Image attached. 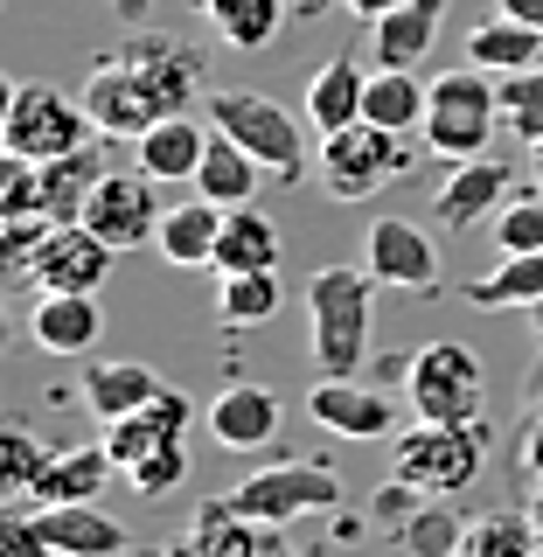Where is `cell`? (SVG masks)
Masks as SVG:
<instances>
[{"instance_id": "f6af8a7d", "label": "cell", "mask_w": 543, "mask_h": 557, "mask_svg": "<svg viewBox=\"0 0 543 557\" xmlns=\"http://www.w3.org/2000/svg\"><path fill=\"white\" fill-rule=\"evenodd\" d=\"M112 8H119V14H126V22H139V14H147V8H153V0H112Z\"/></svg>"}, {"instance_id": "1f68e13d", "label": "cell", "mask_w": 543, "mask_h": 557, "mask_svg": "<svg viewBox=\"0 0 543 557\" xmlns=\"http://www.w3.org/2000/svg\"><path fill=\"white\" fill-rule=\"evenodd\" d=\"M286 14H293V0H202V22L217 28V42L223 49H266L279 28H286Z\"/></svg>"}, {"instance_id": "7c38bea8", "label": "cell", "mask_w": 543, "mask_h": 557, "mask_svg": "<svg viewBox=\"0 0 543 557\" xmlns=\"http://www.w3.org/2000/svg\"><path fill=\"white\" fill-rule=\"evenodd\" d=\"M202 418H209V440L223 453H266L286 432V405H279L272 383H223Z\"/></svg>"}, {"instance_id": "ee69618b", "label": "cell", "mask_w": 543, "mask_h": 557, "mask_svg": "<svg viewBox=\"0 0 543 557\" xmlns=\"http://www.w3.org/2000/svg\"><path fill=\"white\" fill-rule=\"evenodd\" d=\"M258 557H300V550H293V544H286L279 530H266V550H258Z\"/></svg>"}, {"instance_id": "e0dca14e", "label": "cell", "mask_w": 543, "mask_h": 557, "mask_svg": "<svg viewBox=\"0 0 543 557\" xmlns=\"http://www.w3.org/2000/svg\"><path fill=\"white\" fill-rule=\"evenodd\" d=\"M28 516H35V530H42V544L57 557H126L133 550V536L119 530L98 502H57V509H28Z\"/></svg>"}, {"instance_id": "60d3db41", "label": "cell", "mask_w": 543, "mask_h": 557, "mask_svg": "<svg viewBox=\"0 0 543 557\" xmlns=\"http://www.w3.org/2000/svg\"><path fill=\"white\" fill-rule=\"evenodd\" d=\"M0 557H57V550L42 544V530H35L28 509H14L8 522H0Z\"/></svg>"}, {"instance_id": "b9f144b4", "label": "cell", "mask_w": 543, "mask_h": 557, "mask_svg": "<svg viewBox=\"0 0 543 557\" xmlns=\"http://www.w3.org/2000/svg\"><path fill=\"white\" fill-rule=\"evenodd\" d=\"M342 8L356 14V22H383V14H391V8H405V0H342Z\"/></svg>"}, {"instance_id": "9a60e30c", "label": "cell", "mask_w": 543, "mask_h": 557, "mask_svg": "<svg viewBox=\"0 0 543 557\" xmlns=\"http://www.w3.org/2000/svg\"><path fill=\"white\" fill-rule=\"evenodd\" d=\"M188 425H196V405H188V397L168 383L153 405H139V411H126V418H112V425H98V446L112 453V467L126 474V467H139L147 453H161V446H174V440H188Z\"/></svg>"}, {"instance_id": "6da1fadb", "label": "cell", "mask_w": 543, "mask_h": 557, "mask_svg": "<svg viewBox=\"0 0 543 557\" xmlns=\"http://www.w3.org/2000/svg\"><path fill=\"white\" fill-rule=\"evenodd\" d=\"M84 112H91L98 139H139L153 119L188 112L196 98V57L174 42H126L112 63L84 77Z\"/></svg>"}, {"instance_id": "bcb514c9", "label": "cell", "mask_w": 543, "mask_h": 557, "mask_svg": "<svg viewBox=\"0 0 543 557\" xmlns=\"http://www.w3.org/2000/svg\"><path fill=\"white\" fill-rule=\"evenodd\" d=\"M328 8V0H293V14H321Z\"/></svg>"}, {"instance_id": "5b68a950", "label": "cell", "mask_w": 543, "mask_h": 557, "mask_svg": "<svg viewBox=\"0 0 543 557\" xmlns=\"http://www.w3.org/2000/svg\"><path fill=\"white\" fill-rule=\"evenodd\" d=\"M209 126L231 133L258 168L279 174V182H300V174L313 168V161H307L300 112H286V104L266 98V91H209Z\"/></svg>"}, {"instance_id": "603a6c76", "label": "cell", "mask_w": 543, "mask_h": 557, "mask_svg": "<svg viewBox=\"0 0 543 557\" xmlns=\"http://www.w3.org/2000/svg\"><path fill=\"white\" fill-rule=\"evenodd\" d=\"M362 91H370V70H362L356 57H328L321 70L307 77V126L313 133H342L362 119Z\"/></svg>"}, {"instance_id": "277c9868", "label": "cell", "mask_w": 543, "mask_h": 557, "mask_svg": "<svg viewBox=\"0 0 543 557\" xmlns=\"http://www.w3.org/2000/svg\"><path fill=\"white\" fill-rule=\"evenodd\" d=\"M502 126V84L488 70L460 63L432 84V104H425V147L440 161H481L488 139Z\"/></svg>"}, {"instance_id": "7402d4cb", "label": "cell", "mask_w": 543, "mask_h": 557, "mask_svg": "<svg viewBox=\"0 0 543 557\" xmlns=\"http://www.w3.org/2000/svg\"><path fill=\"white\" fill-rule=\"evenodd\" d=\"M258 550H266V530H258L251 516H237L231 495H217V502H202L196 522H188L161 557H258Z\"/></svg>"}, {"instance_id": "d6a6232c", "label": "cell", "mask_w": 543, "mask_h": 557, "mask_svg": "<svg viewBox=\"0 0 543 557\" xmlns=\"http://www.w3.org/2000/svg\"><path fill=\"white\" fill-rule=\"evenodd\" d=\"M286 307L279 272H217V321L223 327H266Z\"/></svg>"}, {"instance_id": "cb8c5ba5", "label": "cell", "mask_w": 543, "mask_h": 557, "mask_svg": "<svg viewBox=\"0 0 543 557\" xmlns=\"http://www.w3.org/2000/svg\"><path fill=\"white\" fill-rule=\"evenodd\" d=\"M217 237H223V209L202 202V196H188V202H174L161 216L153 251H161L168 265H182V272H202V265H217Z\"/></svg>"}, {"instance_id": "8fae6325", "label": "cell", "mask_w": 543, "mask_h": 557, "mask_svg": "<svg viewBox=\"0 0 543 557\" xmlns=\"http://www.w3.org/2000/svg\"><path fill=\"white\" fill-rule=\"evenodd\" d=\"M112 244L98 231H84V223H57V231L42 237V251L28 258V278L42 293H104V278H112Z\"/></svg>"}, {"instance_id": "836d02e7", "label": "cell", "mask_w": 543, "mask_h": 557, "mask_svg": "<svg viewBox=\"0 0 543 557\" xmlns=\"http://www.w3.org/2000/svg\"><path fill=\"white\" fill-rule=\"evenodd\" d=\"M391 536H397L405 557H460V544H467V530H460V516L446 509V495H425Z\"/></svg>"}, {"instance_id": "3957f363", "label": "cell", "mask_w": 543, "mask_h": 557, "mask_svg": "<svg viewBox=\"0 0 543 557\" xmlns=\"http://www.w3.org/2000/svg\"><path fill=\"white\" fill-rule=\"evenodd\" d=\"M405 397L425 425H481L488 411V362L467 342H425L405 362Z\"/></svg>"}, {"instance_id": "8992f818", "label": "cell", "mask_w": 543, "mask_h": 557, "mask_svg": "<svg viewBox=\"0 0 543 557\" xmlns=\"http://www.w3.org/2000/svg\"><path fill=\"white\" fill-rule=\"evenodd\" d=\"M481 467H488L481 425H425L418 418L411 432H391V474L425 487V495H460L481 481Z\"/></svg>"}, {"instance_id": "4dcf8cb0", "label": "cell", "mask_w": 543, "mask_h": 557, "mask_svg": "<svg viewBox=\"0 0 543 557\" xmlns=\"http://www.w3.org/2000/svg\"><path fill=\"white\" fill-rule=\"evenodd\" d=\"M460 300L481 307V313H502V307H522V313H530L543 300V251L495 258V272H488V278H467V286H460Z\"/></svg>"}, {"instance_id": "c3c4849f", "label": "cell", "mask_w": 543, "mask_h": 557, "mask_svg": "<svg viewBox=\"0 0 543 557\" xmlns=\"http://www.w3.org/2000/svg\"><path fill=\"white\" fill-rule=\"evenodd\" d=\"M536 182H543V139H536Z\"/></svg>"}, {"instance_id": "d6986e66", "label": "cell", "mask_w": 543, "mask_h": 557, "mask_svg": "<svg viewBox=\"0 0 543 557\" xmlns=\"http://www.w3.org/2000/svg\"><path fill=\"white\" fill-rule=\"evenodd\" d=\"M209 139H217V126H196L188 112H168L133 139V168H147L153 182H196Z\"/></svg>"}, {"instance_id": "4316f807", "label": "cell", "mask_w": 543, "mask_h": 557, "mask_svg": "<svg viewBox=\"0 0 543 557\" xmlns=\"http://www.w3.org/2000/svg\"><path fill=\"white\" fill-rule=\"evenodd\" d=\"M104 474H112V453L104 446H70V453H49L42 481L28 487L22 509H57V502H98Z\"/></svg>"}, {"instance_id": "4fadbf2b", "label": "cell", "mask_w": 543, "mask_h": 557, "mask_svg": "<svg viewBox=\"0 0 543 557\" xmlns=\"http://www.w3.org/2000/svg\"><path fill=\"white\" fill-rule=\"evenodd\" d=\"M362 265L377 286H405V293H440V251L432 237L405 216H377L362 237Z\"/></svg>"}, {"instance_id": "d590c367", "label": "cell", "mask_w": 543, "mask_h": 557, "mask_svg": "<svg viewBox=\"0 0 543 557\" xmlns=\"http://www.w3.org/2000/svg\"><path fill=\"white\" fill-rule=\"evenodd\" d=\"M42 467H49V446L35 440L28 425H8V440H0V495L28 502V487L42 481Z\"/></svg>"}, {"instance_id": "484cf974", "label": "cell", "mask_w": 543, "mask_h": 557, "mask_svg": "<svg viewBox=\"0 0 543 557\" xmlns=\"http://www.w3.org/2000/svg\"><path fill=\"white\" fill-rule=\"evenodd\" d=\"M453 8V0H405V8H391L383 22H370L377 28V49L370 57L383 63V70H418L432 57V35H440V14Z\"/></svg>"}, {"instance_id": "7dc6e473", "label": "cell", "mask_w": 543, "mask_h": 557, "mask_svg": "<svg viewBox=\"0 0 543 557\" xmlns=\"http://www.w3.org/2000/svg\"><path fill=\"white\" fill-rule=\"evenodd\" d=\"M530 327H536V342H543V300H536V307H530Z\"/></svg>"}, {"instance_id": "83f0119b", "label": "cell", "mask_w": 543, "mask_h": 557, "mask_svg": "<svg viewBox=\"0 0 543 557\" xmlns=\"http://www.w3.org/2000/svg\"><path fill=\"white\" fill-rule=\"evenodd\" d=\"M258 182H266V168L251 161V153L237 147L231 133H217L209 139V153H202V168H196V196L202 202H217V209H244V202H258Z\"/></svg>"}, {"instance_id": "8d00e7d4", "label": "cell", "mask_w": 543, "mask_h": 557, "mask_svg": "<svg viewBox=\"0 0 543 557\" xmlns=\"http://www.w3.org/2000/svg\"><path fill=\"white\" fill-rule=\"evenodd\" d=\"M495 251H543V188L536 196H509L495 216Z\"/></svg>"}, {"instance_id": "7bdbcfd3", "label": "cell", "mask_w": 543, "mask_h": 557, "mask_svg": "<svg viewBox=\"0 0 543 557\" xmlns=\"http://www.w3.org/2000/svg\"><path fill=\"white\" fill-rule=\"evenodd\" d=\"M502 14H516V22H530V28H543V0H502Z\"/></svg>"}, {"instance_id": "e575fe53", "label": "cell", "mask_w": 543, "mask_h": 557, "mask_svg": "<svg viewBox=\"0 0 543 557\" xmlns=\"http://www.w3.org/2000/svg\"><path fill=\"white\" fill-rule=\"evenodd\" d=\"M502 84V126H509L522 147L543 139V63L536 70H516V77H495Z\"/></svg>"}, {"instance_id": "30bf717a", "label": "cell", "mask_w": 543, "mask_h": 557, "mask_svg": "<svg viewBox=\"0 0 543 557\" xmlns=\"http://www.w3.org/2000/svg\"><path fill=\"white\" fill-rule=\"evenodd\" d=\"M161 182H153L147 168H112L104 182L91 188V202H84V231H98L112 251H139V244L161 237Z\"/></svg>"}, {"instance_id": "ab89813d", "label": "cell", "mask_w": 543, "mask_h": 557, "mask_svg": "<svg viewBox=\"0 0 543 557\" xmlns=\"http://www.w3.org/2000/svg\"><path fill=\"white\" fill-rule=\"evenodd\" d=\"M418 502H425V487H411V481H397V474H391V481H383V487H377V502H370V516L383 522V530H397V522H405V516L418 509Z\"/></svg>"}, {"instance_id": "74e56055", "label": "cell", "mask_w": 543, "mask_h": 557, "mask_svg": "<svg viewBox=\"0 0 543 557\" xmlns=\"http://www.w3.org/2000/svg\"><path fill=\"white\" fill-rule=\"evenodd\" d=\"M182 481H188V446L182 440L161 446V453H147L139 467H126V487H133V495H147V502H168Z\"/></svg>"}, {"instance_id": "44dd1931", "label": "cell", "mask_w": 543, "mask_h": 557, "mask_svg": "<svg viewBox=\"0 0 543 557\" xmlns=\"http://www.w3.org/2000/svg\"><path fill=\"white\" fill-rule=\"evenodd\" d=\"M460 57L488 70V77H516V70H536L543 63V28L530 22H516V14H488V22L467 28V42H460Z\"/></svg>"}, {"instance_id": "9c48e42d", "label": "cell", "mask_w": 543, "mask_h": 557, "mask_svg": "<svg viewBox=\"0 0 543 557\" xmlns=\"http://www.w3.org/2000/svg\"><path fill=\"white\" fill-rule=\"evenodd\" d=\"M231 509L251 516L258 530H279V522H300V516H328L342 509V474L321 460H279V467H258L231 487Z\"/></svg>"}, {"instance_id": "ba28073f", "label": "cell", "mask_w": 543, "mask_h": 557, "mask_svg": "<svg viewBox=\"0 0 543 557\" xmlns=\"http://www.w3.org/2000/svg\"><path fill=\"white\" fill-rule=\"evenodd\" d=\"M313 168H321V188L335 202H370L377 188H391L397 174L411 168V153H405V133H383L370 119H356V126H342V133H321Z\"/></svg>"}, {"instance_id": "d4e9b609", "label": "cell", "mask_w": 543, "mask_h": 557, "mask_svg": "<svg viewBox=\"0 0 543 557\" xmlns=\"http://www.w3.org/2000/svg\"><path fill=\"white\" fill-rule=\"evenodd\" d=\"M279 251H286L279 223L258 202H244V209H223V237H217V265L209 272H279Z\"/></svg>"}, {"instance_id": "f546056e", "label": "cell", "mask_w": 543, "mask_h": 557, "mask_svg": "<svg viewBox=\"0 0 543 557\" xmlns=\"http://www.w3.org/2000/svg\"><path fill=\"white\" fill-rule=\"evenodd\" d=\"M104 174H112V168H104L98 139H91V147H77V153H63V161H42V216L49 223H77Z\"/></svg>"}, {"instance_id": "5bb4252c", "label": "cell", "mask_w": 543, "mask_h": 557, "mask_svg": "<svg viewBox=\"0 0 543 557\" xmlns=\"http://www.w3.org/2000/svg\"><path fill=\"white\" fill-rule=\"evenodd\" d=\"M307 418L321 432H335V440H391L397 405H391V391H377L362 376H321L307 397Z\"/></svg>"}, {"instance_id": "52a82bcc", "label": "cell", "mask_w": 543, "mask_h": 557, "mask_svg": "<svg viewBox=\"0 0 543 557\" xmlns=\"http://www.w3.org/2000/svg\"><path fill=\"white\" fill-rule=\"evenodd\" d=\"M8 153L14 161H63V153H77V147H91L98 126H91V112H84V98H70L57 91V84H14V98H8Z\"/></svg>"}, {"instance_id": "7a4b0ae2", "label": "cell", "mask_w": 543, "mask_h": 557, "mask_svg": "<svg viewBox=\"0 0 543 557\" xmlns=\"http://www.w3.org/2000/svg\"><path fill=\"white\" fill-rule=\"evenodd\" d=\"M370 265H321L307 278V348L321 376H362L370 362Z\"/></svg>"}, {"instance_id": "f1b7e54d", "label": "cell", "mask_w": 543, "mask_h": 557, "mask_svg": "<svg viewBox=\"0 0 543 557\" xmlns=\"http://www.w3.org/2000/svg\"><path fill=\"white\" fill-rule=\"evenodd\" d=\"M425 104L432 84H418V70H370V91H362V119L383 133H425Z\"/></svg>"}, {"instance_id": "ffe728a7", "label": "cell", "mask_w": 543, "mask_h": 557, "mask_svg": "<svg viewBox=\"0 0 543 557\" xmlns=\"http://www.w3.org/2000/svg\"><path fill=\"white\" fill-rule=\"evenodd\" d=\"M168 383L147 370V362H84L77 376V405L98 418V425H112V418H126L139 405H153Z\"/></svg>"}, {"instance_id": "ac0fdd59", "label": "cell", "mask_w": 543, "mask_h": 557, "mask_svg": "<svg viewBox=\"0 0 543 557\" xmlns=\"http://www.w3.org/2000/svg\"><path fill=\"white\" fill-rule=\"evenodd\" d=\"M104 335V307L98 293H42L28 313V342L42 356H91Z\"/></svg>"}, {"instance_id": "f35d334b", "label": "cell", "mask_w": 543, "mask_h": 557, "mask_svg": "<svg viewBox=\"0 0 543 557\" xmlns=\"http://www.w3.org/2000/svg\"><path fill=\"white\" fill-rule=\"evenodd\" d=\"M536 544H530V522H516V516H488V522H474L467 530V544H460V557H530Z\"/></svg>"}, {"instance_id": "2e32d148", "label": "cell", "mask_w": 543, "mask_h": 557, "mask_svg": "<svg viewBox=\"0 0 543 557\" xmlns=\"http://www.w3.org/2000/svg\"><path fill=\"white\" fill-rule=\"evenodd\" d=\"M502 202H509V168L502 161H453L440 196H432V216L446 223V231H474V223H495Z\"/></svg>"}]
</instances>
